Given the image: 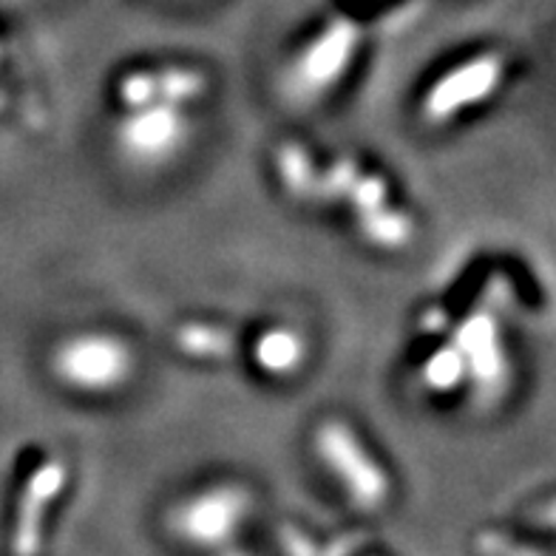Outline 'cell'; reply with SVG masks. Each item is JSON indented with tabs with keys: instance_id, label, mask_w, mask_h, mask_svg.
<instances>
[{
	"instance_id": "cell-1",
	"label": "cell",
	"mask_w": 556,
	"mask_h": 556,
	"mask_svg": "<svg viewBox=\"0 0 556 556\" xmlns=\"http://www.w3.org/2000/svg\"><path fill=\"white\" fill-rule=\"evenodd\" d=\"M253 511L256 494L250 485L239 480H216L174 500L165 511V528L185 548L213 554L239 542Z\"/></svg>"
},
{
	"instance_id": "cell-2",
	"label": "cell",
	"mask_w": 556,
	"mask_h": 556,
	"mask_svg": "<svg viewBox=\"0 0 556 556\" xmlns=\"http://www.w3.org/2000/svg\"><path fill=\"white\" fill-rule=\"evenodd\" d=\"M313 452L355 511L378 514L395 497V480L387 466L355 426L341 417H327L315 426Z\"/></svg>"
},
{
	"instance_id": "cell-3",
	"label": "cell",
	"mask_w": 556,
	"mask_h": 556,
	"mask_svg": "<svg viewBox=\"0 0 556 556\" xmlns=\"http://www.w3.org/2000/svg\"><path fill=\"white\" fill-rule=\"evenodd\" d=\"M49 372L77 395H114L134 381L137 352L131 341L111 330L68 332L49 352Z\"/></svg>"
},
{
	"instance_id": "cell-4",
	"label": "cell",
	"mask_w": 556,
	"mask_h": 556,
	"mask_svg": "<svg viewBox=\"0 0 556 556\" xmlns=\"http://www.w3.org/2000/svg\"><path fill=\"white\" fill-rule=\"evenodd\" d=\"M361 29L352 21H332L315 31L281 72V91L293 105L309 109L344 83L355 66Z\"/></svg>"
},
{
	"instance_id": "cell-5",
	"label": "cell",
	"mask_w": 556,
	"mask_h": 556,
	"mask_svg": "<svg viewBox=\"0 0 556 556\" xmlns=\"http://www.w3.org/2000/svg\"><path fill=\"white\" fill-rule=\"evenodd\" d=\"M193 137L188 109L151 103L142 109H123L114 123L111 142L125 165L137 170H160L182 156Z\"/></svg>"
},
{
	"instance_id": "cell-6",
	"label": "cell",
	"mask_w": 556,
	"mask_h": 556,
	"mask_svg": "<svg viewBox=\"0 0 556 556\" xmlns=\"http://www.w3.org/2000/svg\"><path fill=\"white\" fill-rule=\"evenodd\" d=\"M508 63L500 52H480L434 77L420 97V114L429 125H446L466 111L489 103L505 80Z\"/></svg>"
},
{
	"instance_id": "cell-7",
	"label": "cell",
	"mask_w": 556,
	"mask_h": 556,
	"mask_svg": "<svg viewBox=\"0 0 556 556\" xmlns=\"http://www.w3.org/2000/svg\"><path fill=\"white\" fill-rule=\"evenodd\" d=\"M68 489V466L63 457L52 454L35 463V469L23 477L17 491L15 520L9 534L12 556H43L46 534H49V517L52 508Z\"/></svg>"
},
{
	"instance_id": "cell-8",
	"label": "cell",
	"mask_w": 556,
	"mask_h": 556,
	"mask_svg": "<svg viewBox=\"0 0 556 556\" xmlns=\"http://www.w3.org/2000/svg\"><path fill=\"white\" fill-rule=\"evenodd\" d=\"M452 344L466 364V387L480 403H494L508 392L511 361L503 341V327L491 313H471L452 332Z\"/></svg>"
},
{
	"instance_id": "cell-9",
	"label": "cell",
	"mask_w": 556,
	"mask_h": 556,
	"mask_svg": "<svg viewBox=\"0 0 556 556\" xmlns=\"http://www.w3.org/2000/svg\"><path fill=\"white\" fill-rule=\"evenodd\" d=\"M250 358L270 378H293L309 358L307 336L293 324H273L253 338Z\"/></svg>"
},
{
	"instance_id": "cell-10",
	"label": "cell",
	"mask_w": 556,
	"mask_h": 556,
	"mask_svg": "<svg viewBox=\"0 0 556 556\" xmlns=\"http://www.w3.org/2000/svg\"><path fill=\"white\" fill-rule=\"evenodd\" d=\"M355 227H358L361 239L378 250L395 253V250L409 248L415 239V219L401 207L387 205L375 207V211L355 213Z\"/></svg>"
},
{
	"instance_id": "cell-11",
	"label": "cell",
	"mask_w": 556,
	"mask_h": 556,
	"mask_svg": "<svg viewBox=\"0 0 556 556\" xmlns=\"http://www.w3.org/2000/svg\"><path fill=\"white\" fill-rule=\"evenodd\" d=\"M273 165H276L278 182H281V188L290 197L301 199V202H315V193H318V170L321 168L307 154V148L299 146V142H285V146L276 148Z\"/></svg>"
},
{
	"instance_id": "cell-12",
	"label": "cell",
	"mask_w": 556,
	"mask_h": 556,
	"mask_svg": "<svg viewBox=\"0 0 556 556\" xmlns=\"http://www.w3.org/2000/svg\"><path fill=\"white\" fill-rule=\"evenodd\" d=\"M154 80H156V103L188 109V105L199 103V100L207 94V77L199 72V68H191V66L154 68Z\"/></svg>"
},
{
	"instance_id": "cell-13",
	"label": "cell",
	"mask_w": 556,
	"mask_h": 556,
	"mask_svg": "<svg viewBox=\"0 0 556 556\" xmlns=\"http://www.w3.org/2000/svg\"><path fill=\"white\" fill-rule=\"evenodd\" d=\"M176 346L191 355V358H207V361H225L233 352V336L222 327L213 324H182L174 336Z\"/></svg>"
},
{
	"instance_id": "cell-14",
	"label": "cell",
	"mask_w": 556,
	"mask_h": 556,
	"mask_svg": "<svg viewBox=\"0 0 556 556\" xmlns=\"http://www.w3.org/2000/svg\"><path fill=\"white\" fill-rule=\"evenodd\" d=\"M420 381L434 395H452L460 387H466V364H463L460 350L454 344L434 350L420 369Z\"/></svg>"
},
{
	"instance_id": "cell-15",
	"label": "cell",
	"mask_w": 556,
	"mask_h": 556,
	"mask_svg": "<svg viewBox=\"0 0 556 556\" xmlns=\"http://www.w3.org/2000/svg\"><path fill=\"white\" fill-rule=\"evenodd\" d=\"M119 109H142V105L156 103V80L154 68H131L114 86Z\"/></svg>"
},
{
	"instance_id": "cell-16",
	"label": "cell",
	"mask_w": 556,
	"mask_h": 556,
	"mask_svg": "<svg viewBox=\"0 0 556 556\" xmlns=\"http://www.w3.org/2000/svg\"><path fill=\"white\" fill-rule=\"evenodd\" d=\"M389 202V182L383 179L381 174H372V170H364L355 176V182L346 191L344 205H350L355 213H366L375 211V207H381Z\"/></svg>"
},
{
	"instance_id": "cell-17",
	"label": "cell",
	"mask_w": 556,
	"mask_h": 556,
	"mask_svg": "<svg viewBox=\"0 0 556 556\" xmlns=\"http://www.w3.org/2000/svg\"><path fill=\"white\" fill-rule=\"evenodd\" d=\"M475 551L480 556H548L526 545V542L514 540V536L497 534V531H485V534L477 536Z\"/></svg>"
},
{
	"instance_id": "cell-18",
	"label": "cell",
	"mask_w": 556,
	"mask_h": 556,
	"mask_svg": "<svg viewBox=\"0 0 556 556\" xmlns=\"http://www.w3.org/2000/svg\"><path fill=\"white\" fill-rule=\"evenodd\" d=\"M207 556H256V554H250V551L242 548L239 542H233V545H225V548L213 551V554H207Z\"/></svg>"
},
{
	"instance_id": "cell-19",
	"label": "cell",
	"mask_w": 556,
	"mask_h": 556,
	"mask_svg": "<svg viewBox=\"0 0 556 556\" xmlns=\"http://www.w3.org/2000/svg\"><path fill=\"white\" fill-rule=\"evenodd\" d=\"M355 556H358V554H355ZM369 556H378V554H369Z\"/></svg>"
}]
</instances>
